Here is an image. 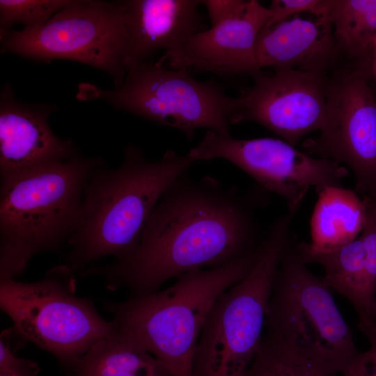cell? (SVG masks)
Returning <instances> with one entry per match:
<instances>
[{"mask_svg": "<svg viewBox=\"0 0 376 376\" xmlns=\"http://www.w3.org/2000/svg\"><path fill=\"white\" fill-rule=\"evenodd\" d=\"M250 193L186 173L162 196L132 254L108 265L90 266L80 276H102L109 290L125 288L139 296L191 270L239 259L261 241L254 214L258 203L255 192Z\"/></svg>", "mask_w": 376, "mask_h": 376, "instance_id": "cell-1", "label": "cell"}, {"mask_svg": "<svg viewBox=\"0 0 376 376\" xmlns=\"http://www.w3.org/2000/svg\"><path fill=\"white\" fill-rule=\"evenodd\" d=\"M103 164L79 155L0 182V279H15L34 256L68 245L87 180Z\"/></svg>", "mask_w": 376, "mask_h": 376, "instance_id": "cell-3", "label": "cell"}, {"mask_svg": "<svg viewBox=\"0 0 376 376\" xmlns=\"http://www.w3.org/2000/svg\"><path fill=\"white\" fill-rule=\"evenodd\" d=\"M77 97L103 100L115 109L177 129L189 139L198 128L230 135V120L238 103L214 81H201L187 69L150 61L130 68L123 85L114 90L81 83Z\"/></svg>", "mask_w": 376, "mask_h": 376, "instance_id": "cell-8", "label": "cell"}, {"mask_svg": "<svg viewBox=\"0 0 376 376\" xmlns=\"http://www.w3.org/2000/svg\"><path fill=\"white\" fill-rule=\"evenodd\" d=\"M369 75L368 67L360 64L328 77L326 126L303 143L306 153L349 167L363 196L376 191V98Z\"/></svg>", "mask_w": 376, "mask_h": 376, "instance_id": "cell-11", "label": "cell"}, {"mask_svg": "<svg viewBox=\"0 0 376 376\" xmlns=\"http://www.w3.org/2000/svg\"><path fill=\"white\" fill-rule=\"evenodd\" d=\"M253 251L226 265L182 274L168 288L107 302L114 327L152 354L173 376H194V359L206 319L218 297L255 263Z\"/></svg>", "mask_w": 376, "mask_h": 376, "instance_id": "cell-4", "label": "cell"}, {"mask_svg": "<svg viewBox=\"0 0 376 376\" xmlns=\"http://www.w3.org/2000/svg\"><path fill=\"white\" fill-rule=\"evenodd\" d=\"M318 198L311 219V241L301 242L312 252L336 250L363 231L366 205L355 190L330 186L316 191Z\"/></svg>", "mask_w": 376, "mask_h": 376, "instance_id": "cell-17", "label": "cell"}, {"mask_svg": "<svg viewBox=\"0 0 376 376\" xmlns=\"http://www.w3.org/2000/svg\"><path fill=\"white\" fill-rule=\"evenodd\" d=\"M194 162L225 159L253 178L264 190L284 198L295 214L308 189L340 186L349 170L340 164L315 157L281 139H237L207 130L188 152Z\"/></svg>", "mask_w": 376, "mask_h": 376, "instance_id": "cell-10", "label": "cell"}, {"mask_svg": "<svg viewBox=\"0 0 376 376\" xmlns=\"http://www.w3.org/2000/svg\"><path fill=\"white\" fill-rule=\"evenodd\" d=\"M328 76L318 71L276 69L263 74L237 98L231 125L254 122L295 146L327 123Z\"/></svg>", "mask_w": 376, "mask_h": 376, "instance_id": "cell-12", "label": "cell"}, {"mask_svg": "<svg viewBox=\"0 0 376 376\" xmlns=\"http://www.w3.org/2000/svg\"><path fill=\"white\" fill-rule=\"evenodd\" d=\"M292 240L291 221L276 219L250 271L218 297L196 348L194 376H244L260 347L274 277Z\"/></svg>", "mask_w": 376, "mask_h": 376, "instance_id": "cell-5", "label": "cell"}, {"mask_svg": "<svg viewBox=\"0 0 376 376\" xmlns=\"http://www.w3.org/2000/svg\"><path fill=\"white\" fill-rule=\"evenodd\" d=\"M333 2L334 0H273L269 7L271 14L265 26L298 14L329 16Z\"/></svg>", "mask_w": 376, "mask_h": 376, "instance_id": "cell-23", "label": "cell"}, {"mask_svg": "<svg viewBox=\"0 0 376 376\" xmlns=\"http://www.w3.org/2000/svg\"><path fill=\"white\" fill-rule=\"evenodd\" d=\"M53 106L18 101L9 84L0 98V182L73 158L79 150L56 136L49 116Z\"/></svg>", "mask_w": 376, "mask_h": 376, "instance_id": "cell-14", "label": "cell"}, {"mask_svg": "<svg viewBox=\"0 0 376 376\" xmlns=\"http://www.w3.org/2000/svg\"><path fill=\"white\" fill-rule=\"evenodd\" d=\"M24 346L10 327L1 331L0 336V375L36 376L40 368L31 360L16 355L17 349Z\"/></svg>", "mask_w": 376, "mask_h": 376, "instance_id": "cell-22", "label": "cell"}, {"mask_svg": "<svg viewBox=\"0 0 376 376\" xmlns=\"http://www.w3.org/2000/svg\"><path fill=\"white\" fill-rule=\"evenodd\" d=\"M338 373L295 352L264 332L258 351L244 376H338Z\"/></svg>", "mask_w": 376, "mask_h": 376, "instance_id": "cell-20", "label": "cell"}, {"mask_svg": "<svg viewBox=\"0 0 376 376\" xmlns=\"http://www.w3.org/2000/svg\"><path fill=\"white\" fill-rule=\"evenodd\" d=\"M370 55V60L368 63L369 73L376 80V39L373 42Z\"/></svg>", "mask_w": 376, "mask_h": 376, "instance_id": "cell-26", "label": "cell"}, {"mask_svg": "<svg viewBox=\"0 0 376 376\" xmlns=\"http://www.w3.org/2000/svg\"><path fill=\"white\" fill-rule=\"evenodd\" d=\"M1 52L49 62L66 59L106 72L115 88L126 77L129 36L122 1H77L45 23L0 31Z\"/></svg>", "mask_w": 376, "mask_h": 376, "instance_id": "cell-9", "label": "cell"}, {"mask_svg": "<svg viewBox=\"0 0 376 376\" xmlns=\"http://www.w3.org/2000/svg\"><path fill=\"white\" fill-rule=\"evenodd\" d=\"M194 163L187 153L173 150L149 161L141 148L127 144L120 166L104 163L96 168L86 184L79 225L68 243L64 264L81 272L101 258L132 254L162 196Z\"/></svg>", "mask_w": 376, "mask_h": 376, "instance_id": "cell-2", "label": "cell"}, {"mask_svg": "<svg viewBox=\"0 0 376 376\" xmlns=\"http://www.w3.org/2000/svg\"><path fill=\"white\" fill-rule=\"evenodd\" d=\"M329 18L343 56L366 62L376 39V0H334Z\"/></svg>", "mask_w": 376, "mask_h": 376, "instance_id": "cell-19", "label": "cell"}, {"mask_svg": "<svg viewBox=\"0 0 376 376\" xmlns=\"http://www.w3.org/2000/svg\"><path fill=\"white\" fill-rule=\"evenodd\" d=\"M244 0H203L210 19L211 27L215 26L237 15L245 6Z\"/></svg>", "mask_w": 376, "mask_h": 376, "instance_id": "cell-24", "label": "cell"}, {"mask_svg": "<svg viewBox=\"0 0 376 376\" xmlns=\"http://www.w3.org/2000/svg\"><path fill=\"white\" fill-rule=\"evenodd\" d=\"M271 14L258 1H247L234 17L190 37L157 61L171 68L210 72L220 75H263L256 58V43Z\"/></svg>", "mask_w": 376, "mask_h": 376, "instance_id": "cell-13", "label": "cell"}, {"mask_svg": "<svg viewBox=\"0 0 376 376\" xmlns=\"http://www.w3.org/2000/svg\"><path fill=\"white\" fill-rule=\"evenodd\" d=\"M68 371L72 376H173L136 340L115 327Z\"/></svg>", "mask_w": 376, "mask_h": 376, "instance_id": "cell-18", "label": "cell"}, {"mask_svg": "<svg viewBox=\"0 0 376 376\" xmlns=\"http://www.w3.org/2000/svg\"><path fill=\"white\" fill-rule=\"evenodd\" d=\"M306 265L293 240L274 277L265 331L299 354L342 373L359 352L331 288Z\"/></svg>", "mask_w": 376, "mask_h": 376, "instance_id": "cell-7", "label": "cell"}, {"mask_svg": "<svg viewBox=\"0 0 376 376\" xmlns=\"http://www.w3.org/2000/svg\"><path fill=\"white\" fill-rule=\"evenodd\" d=\"M0 307L22 343L50 353L68 370L114 329L91 299L77 295L75 273L64 263L33 282L0 279Z\"/></svg>", "mask_w": 376, "mask_h": 376, "instance_id": "cell-6", "label": "cell"}, {"mask_svg": "<svg viewBox=\"0 0 376 376\" xmlns=\"http://www.w3.org/2000/svg\"><path fill=\"white\" fill-rule=\"evenodd\" d=\"M68 376H72V375H68Z\"/></svg>", "mask_w": 376, "mask_h": 376, "instance_id": "cell-28", "label": "cell"}, {"mask_svg": "<svg viewBox=\"0 0 376 376\" xmlns=\"http://www.w3.org/2000/svg\"><path fill=\"white\" fill-rule=\"evenodd\" d=\"M75 0H0V31L16 24L32 28L47 22Z\"/></svg>", "mask_w": 376, "mask_h": 376, "instance_id": "cell-21", "label": "cell"}, {"mask_svg": "<svg viewBox=\"0 0 376 376\" xmlns=\"http://www.w3.org/2000/svg\"><path fill=\"white\" fill-rule=\"evenodd\" d=\"M129 36L127 72L157 51L178 49L201 31L198 0H128L122 1Z\"/></svg>", "mask_w": 376, "mask_h": 376, "instance_id": "cell-16", "label": "cell"}, {"mask_svg": "<svg viewBox=\"0 0 376 376\" xmlns=\"http://www.w3.org/2000/svg\"><path fill=\"white\" fill-rule=\"evenodd\" d=\"M369 341V349L358 353L342 372L343 376H376V336Z\"/></svg>", "mask_w": 376, "mask_h": 376, "instance_id": "cell-25", "label": "cell"}, {"mask_svg": "<svg viewBox=\"0 0 376 376\" xmlns=\"http://www.w3.org/2000/svg\"><path fill=\"white\" fill-rule=\"evenodd\" d=\"M343 56L329 16L301 14L264 26L256 43L258 67L326 73Z\"/></svg>", "mask_w": 376, "mask_h": 376, "instance_id": "cell-15", "label": "cell"}, {"mask_svg": "<svg viewBox=\"0 0 376 376\" xmlns=\"http://www.w3.org/2000/svg\"><path fill=\"white\" fill-rule=\"evenodd\" d=\"M0 376H15V375H0Z\"/></svg>", "mask_w": 376, "mask_h": 376, "instance_id": "cell-27", "label": "cell"}]
</instances>
